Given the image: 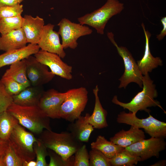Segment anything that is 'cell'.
<instances>
[{
    "mask_svg": "<svg viewBox=\"0 0 166 166\" xmlns=\"http://www.w3.org/2000/svg\"><path fill=\"white\" fill-rule=\"evenodd\" d=\"M54 26L50 23L44 25L37 44L41 50L56 54L63 58L66 53L60 42L59 34L53 30Z\"/></svg>",
    "mask_w": 166,
    "mask_h": 166,
    "instance_id": "14",
    "label": "cell"
},
{
    "mask_svg": "<svg viewBox=\"0 0 166 166\" xmlns=\"http://www.w3.org/2000/svg\"><path fill=\"white\" fill-rule=\"evenodd\" d=\"M34 56L39 62L47 66L55 75L68 80L72 78V67L63 61L57 54L41 49Z\"/></svg>",
    "mask_w": 166,
    "mask_h": 166,
    "instance_id": "11",
    "label": "cell"
},
{
    "mask_svg": "<svg viewBox=\"0 0 166 166\" xmlns=\"http://www.w3.org/2000/svg\"><path fill=\"white\" fill-rule=\"evenodd\" d=\"M89 166H111L109 158L100 151L92 149L89 153Z\"/></svg>",
    "mask_w": 166,
    "mask_h": 166,
    "instance_id": "29",
    "label": "cell"
},
{
    "mask_svg": "<svg viewBox=\"0 0 166 166\" xmlns=\"http://www.w3.org/2000/svg\"><path fill=\"white\" fill-rule=\"evenodd\" d=\"M142 85V90L138 92L130 102H121L115 95L112 100V102L135 114L139 111H144L149 113L150 110L148 108L156 106L160 107L166 113L160 102L154 99L157 97L158 93L153 81L151 79L148 73L143 75Z\"/></svg>",
    "mask_w": 166,
    "mask_h": 166,
    "instance_id": "2",
    "label": "cell"
},
{
    "mask_svg": "<svg viewBox=\"0 0 166 166\" xmlns=\"http://www.w3.org/2000/svg\"><path fill=\"white\" fill-rule=\"evenodd\" d=\"M65 100L59 109L58 116L72 122L81 116L87 103L88 92L85 87L68 90Z\"/></svg>",
    "mask_w": 166,
    "mask_h": 166,
    "instance_id": "5",
    "label": "cell"
},
{
    "mask_svg": "<svg viewBox=\"0 0 166 166\" xmlns=\"http://www.w3.org/2000/svg\"><path fill=\"white\" fill-rule=\"evenodd\" d=\"M40 49L38 44L29 43L23 48L6 52L0 55V68L34 54Z\"/></svg>",
    "mask_w": 166,
    "mask_h": 166,
    "instance_id": "17",
    "label": "cell"
},
{
    "mask_svg": "<svg viewBox=\"0 0 166 166\" xmlns=\"http://www.w3.org/2000/svg\"><path fill=\"white\" fill-rule=\"evenodd\" d=\"M3 76H10L26 87L31 86L26 75L25 59L10 65Z\"/></svg>",
    "mask_w": 166,
    "mask_h": 166,
    "instance_id": "23",
    "label": "cell"
},
{
    "mask_svg": "<svg viewBox=\"0 0 166 166\" xmlns=\"http://www.w3.org/2000/svg\"><path fill=\"white\" fill-rule=\"evenodd\" d=\"M44 91L42 86H30L12 96L13 102L24 106H38Z\"/></svg>",
    "mask_w": 166,
    "mask_h": 166,
    "instance_id": "19",
    "label": "cell"
},
{
    "mask_svg": "<svg viewBox=\"0 0 166 166\" xmlns=\"http://www.w3.org/2000/svg\"><path fill=\"white\" fill-rule=\"evenodd\" d=\"M23 19L21 15L0 19V34H4L22 28Z\"/></svg>",
    "mask_w": 166,
    "mask_h": 166,
    "instance_id": "27",
    "label": "cell"
},
{
    "mask_svg": "<svg viewBox=\"0 0 166 166\" xmlns=\"http://www.w3.org/2000/svg\"><path fill=\"white\" fill-rule=\"evenodd\" d=\"M27 43L22 28L0 37V50L7 52L25 47Z\"/></svg>",
    "mask_w": 166,
    "mask_h": 166,
    "instance_id": "20",
    "label": "cell"
},
{
    "mask_svg": "<svg viewBox=\"0 0 166 166\" xmlns=\"http://www.w3.org/2000/svg\"><path fill=\"white\" fill-rule=\"evenodd\" d=\"M13 103L12 96L7 92L0 80V113L7 111Z\"/></svg>",
    "mask_w": 166,
    "mask_h": 166,
    "instance_id": "34",
    "label": "cell"
},
{
    "mask_svg": "<svg viewBox=\"0 0 166 166\" xmlns=\"http://www.w3.org/2000/svg\"><path fill=\"white\" fill-rule=\"evenodd\" d=\"M112 166H134L140 161L139 157L134 156L125 149L109 159Z\"/></svg>",
    "mask_w": 166,
    "mask_h": 166,
    "instance_id": "26",
    "label": "cell"
},
{
    "mask_svg": "<svg viewBox=\"0 0 166 166\" xmlns=\"http://www.w3.org/2000/svg\"><path fill=\"white\" fill-rule=\"evenodd\" d=\"M57 26L59 27L58 32L61 37V44L64 49H75L77 46V41L79 38L89 35L93 32L88 26L72 22L66 18H62Z\"/></svg>",
    "mask_w": 166,
    "mask_h": 166,
    "instance_id": "9",
    "label": "cell"
},
{
    "mask_svg": "<svg viewBox=\"0 0 166 166\" xmlns=\"http://www.w3.org/2000/svg\"><path fill=\"white\" fill-rule=\"evenodd\" d=\"M3 160L5 166H22L23 162L8 143Z\"/></svg>",
    "mask_w": 166,
    "mask_h": 166,
    "instance_id": "31",
    "label": "cell"
},
{
    "mask_svg": "<svg viewBox=\"0 0 166 166\" xmlns=\"http://www.w3.org/2000/svg\"><path fill=\"white\" fill-rule=\"evenodd\" d=\"M145 138L144 132L143 130L136 126H131L128 130L122 129L109 139L114 144L125 148Z\"/></svg>",
    "mask_w": 166,
    "mask_h": 166,
    "instance_id": "18",
    "label": "cell"
},
{
    "mask_svg": "<svg viewBox=\"0 0 166 166\" xmlns=\"http://www.w3.org/2000/svg\"><path fill=\"white\" fill-rule=\"evenodd\" d=\"M0 81L7 92L11 96L17 95L26 87L10 76H2Z\"/></svg>",
    "mask_w": 166,
    "mask_h": 166,
    "instance_id": "30",
    "label": "cell"
},
{
    "mask_svg": "<svg viewBox=\"0 0 166 166\" xmlns=\"http://www.w3.org/2000/svg\"><path fill=\"white\" fill-rule=\"evenodd\" d=\"M44 26V19L38 16L33 17L26 15L23 17L22 28L25 34L27 42L38 44Z\"/></svg>",
    "mask_w": 166,
    "mask_h": 166,
    "instance_id": "16",
    "label": "cell"
},
{
    "mask_svg": "<svg viewBox=\"0 0 166 166\" xmlns=\"http://www.w3.org/2000/svg\"><path fill=\"white\" fill-rule=\"evenodd\" d=\"M117 121L119 123L143 128L151 137L165 138L166 137V123L156 119L150 114L146 118L140 119L136 114L123 111L118 114Z\"/></svg>",
    "mask_w": 166,
    "mask_h": 166,
    "instance_id": "7",
    "label": "cell"
},
{
    "mask_svg": "<svg viewBox=\"0 0 166 166\" xmlns=\"http://www.w3.org/2000/svg\"><path fill=\"white\" fill-rule=\"evenodd\" d=\"M94 128L91 124L87 122L85 116H81L74 122L70 124L67 127L68 130L74 137L82 143L88 142Z\"/></svg>",
    "mask_w": 166,
    "mask_h": 166,
    "instance_id": "22",
    "label": "cell"
},
{
    "mask_svg": "<svg viewBox=\"0 0 166 166\" xmlns=\"http://www.w3.org/2000/svg\"><path fill=\"white\" fill-rule=\"evenodd\" d=\"M48 149L50 161L48 166H73L74 156L73 155L69 159L65 160L53 151Z\"/></svg>",
    "mask_w": 166,
    "mask_h": 166,
    "instance_id": "32",
    "label": "cell"
},
{
    "mask_svg": "<svg viewBox=\"0 0 166 166\" xmlns=\"http://www.w3.org/2000/svg\"><path fill=\"white\" fill-rule=\"evenodd\" d=\"M65 97V92H59L53 89L44 91L38 106L49 118H59L58 112Z\"/></svg>",
    "mask_w": 166,
    "mask_h": 166,
    "instance_id": "13",
    "label": "cell"
},
{
    "mask_svg": "<svg viewBox=\"0 0 166 166\" xmlns=\"http://www.w3.org/2000/svg\"><path fill=\"white\" fill-rule=\"evenodd\" d=\"M19 4L16 0H0V8L4 6H13Z\"/></svg>",
    "mask_w": 166,
    "mask_h": 166,
    "instance_id": "37",
    "label": "cell"
},
{
    "mask_svg": "<svg viewBox=\"0 0 166 166\" xmlns=\"http://www.w3.org/2000/svg\"><path fill=\"white\" fill-rule=\"evenodd\" d=\"M141 26L144 31L145 38V49L144 55L140 60L137 61L139 68L143 75L148 73L154 69L163 65L162 61L160 57H154L151 54L149 47V40L151 34L146 30L143 23Z\"/></svg>",
    "mask_w": 166,
    "mask_h": 166,
    "instance_id": "15",
    "label": "cell"
},
{
    "mask_svg": "<svg viewBox=\"0 0 166 166\" xmlns=\"http://www.w3.org/2000/svg\"><path fill=\"white\" fill-rule=\"evenodd\" d=\"M99 91L97 85L93 89V92L95 97L94 109L91 115L87 113L85 116L86 121L91 124L94 128L101 129L107 127L108 125L106 120L107 113L102 107L98 95Z\"/></svg>",
    "mask_w": 166,
    "mask_h": 166,
    "instance_id": "21",
    "label": "cell"
},
{
    "mask_svg": "<svg viewBox=\"0 0 166 166\" xmlns=\"http://www.w3.org/2000/svg\"><path fill=\"white\" fill-rule=\"evenodd\" d=\"M3 156L0 157V166H5L3 160Z\"/></svg>",
    "mask_w": 166,
    "mask_h": 166,
    "instance_id": "41",
    "label": "cell"
},
{
    "mask_svg": "<svg viewBox=\"0 0 166 166\" xmlns=\"http://www.w3.org/2000/svg\"><path fill=\"white\" fill-rule=\"evenodd\" d=\"M107 35L110 41L116 48L124 63V72L119 79L120 81L119 88L125 89L131 82L135 83L141 88H142L143 75L131 53L126 47L118 45L114 40V35L112 32H108Z\"/></svg>",
    "mask_w": 166,
    "mask_h": 166,
    "instance_id": "8",
    "label": "cell"
},
{
    "mask_svg": "<svg viewBox=\"0 0 166 166\" xmlns=\"http://www.w3.org/2000/svg\"><path fill=\"white\" fill-rule=\"evenodd\" d=\"M166 146L164 138L151 137L126 147L125 149L132 155L139 157L141 161L153 156L158 158L160 152L165 149Z\"/></svg>",
    "mask_w": 166,
    "mask_h": 166,
    "instance_id": "10",
    "label": "cell"
},
{
    "mask_svg": "<svg viewBox=\"0 0 166 166\" xmlns=\"http://www.w3.org/2000/svg\"><path fill=\"white\" fill-rule=\"evenodd\" d=\"M37 140L32 133L18 123L14 127L8 143L23 162L28 161L36 157L34 144Z\"/></svg>",
    "mask_w": 166,
    "mask_h": 166,
    "instance_id": "6",
    "label": "cell"
},
{
    "mask_svg": "<svg viewBox=\"0 0 166 166\" xmlns=\"http://www.w3.org/2000/svg\"><path fill=\"white\" fill-rule=\"evenodd\" d=\"M18 123L17 119L7 111L0 113V140L8 142L14 127Z\"/></svg>",
    "mask_w": 166,
    "mask_h": 166,
    "instance_id": "25",
    "label": "cell"
},
{
    "mask_svg": "<svg viewBox=\"0 0 166 166\" xmlns=\"http://www.w3.org/2000/svg\"><path fill=\"white\" fill-rule=\"evenodd\" d=\"M23 11V5L20 4L13 6L1 7L0 8V19L21 15Z\"/></svg>",
    "mask_w": 166,
    "mask_h": 166,
    "instance_id": "35",
    "label": "cell"
},
{
    "mask_svg": "<svg viewBox=\"0 0 166 166\" xmlns=\"http://www.w3.org/2000/svg\"><path fill=\"white\" fill-rule=\"evenodd\" d=\"M40 134L39 139L46 147L54 151L65 160L69 159L83 144L69 131L58 133L45 129Z\"/></svg>",
    "mask_w": 166,
    "mask_h": 166,
    "instance_id": "3",
    "label": "cell"
},
{
    "mask_svg": "<svg viewBox=\"0 0 166 166\" xmlns=\"http://www.w3.org/2000/svg\"><path fill=\"white\" fill-rule=\"evenodd\" d=\"M36 161L34 160L29 161H25L23 162L22 166H36Z\"/></svg>",
    "mask_w": 166,
    "mask_h": 166,
    "instance_id": "39",
    "label": "cell"
},
{
    "mask_svg": "<svg viewBox=\"0 0 166 166\" xmlns=\"http://www.w3.org/2000/svg\"><path fill=\"white\" fill-rule=\"evenodd\" d=\"M124 4L118 0H107L100 8L78 18L79 23L89 25L95 29L97 33L103 34L106 25L111 18L120 13Z\"/></svg>",
    "mask_w": 166,
    "mask_h": 166,
    "instance_id": "4",
    "label": "cell"
},
{
    "mask_svg": "<svg viewBox=\"0 0 166 166\" xmlns=\"http://www.w3.org/2000/svg\"><path fill=\"white\" fill-rule=\"evenodd\" d=\"M91 149L97 150L110 159L116 153L124 150L125 148L108 141L103 136L99 135L95 141L91 144Z\"/></svg>",
    "mask_w": 166,
    "mask_h": 166,
    "instance_id": "24",
    "label": "cell"
},
{
    "mask_svg": "<svg viewBox=\"0 0 166 166\" xmlns=\"http://www.w3.org/2000/svg\"><path fill=\"white\" fill-rule=\"evenodd\" d=\"M160 21L163 25V29L160 34L156 36V38L159 41L162 40L166 35V17L162 18Z\"/></svg>",
    "mask_w": 166,
    "mask_h": 166,
    "instance_id": "36",
    "label": "cell"
},
{
    "mask_svg": "<svg viewBox=\"0 0 166 166\" xmlns=\"http://www.w3.org/2000/svg\"><path fill=\"white\" fill-rule=\"evenodd\" d=\"M26 73L31 85L42 86L51 81L55 75L49 70L48 67L31 55L25 59Z\"/></svg>",
    "mask_w": 166,
    "mask_h": 166,
    "instance_id": "12",
    "label": "cell"
},
{
    "mask_svg": "<svg viewBox=\"0 0 166 166\" xmlns=\"http://www.w3.org/2000/svg\"><path fill=\"white\" fill-rule=\"evenodd\" d=\"M18 3L20 4L23 1V0H16Z\"/></svg>",
    "mask_w": 166,
    "mask_h": 166,
    "instance_id": "42",
    "label": "cell"
},
{
    "mask_svg": "<svg viewBox=\"0 0 166 166\" xmlns=\"http://www.w3.org/2000/svg\"><path fill=\"white\" fill-rule=\"evenodd\" d=\"M43 143L39 138L34 144V149L36 157V166H48L46 157L48 156V152Z\"/></svg>",
    "mask_w": 166,
    "mask_h": 166,
    "instance_id": "28",
    "label": "cell"
},
{
    "mask_svg": "<svg viewBox=\"0 0 166 166\" xmlns=\"http://www.w3.org/2000/svg\"><path fill=\"white\" fill-rule=\"evenodd\" d=\"M8 145V142L3 141L0 140V157L3 156Z\"/></svg>",
    "mask_w": 166,
    "mask_h": 166,
    "instance_id": "38",
    "label": "cell"
},
{
    "mask_svg": "<svg viewBox=\"0 0 166 166\" xmlns=\"http://www.w3.org/2000/svg\"><path fill=\"white\" fill-rule=\"evenodd\" d=\"M166 165V160H160L150 166H165Z\"/></svg>",
    "mask_w": 166,
    "mask_h": 166,
    "instance_id": "40",
    "label": "cell"
},
{
    "mask_svg": "<svg viewBox=\"0 0 166 166\" xmlns=\"http://www.w3.org/2000/svg\"><path fill=\"white\" fill-rule=\"evenodd\" d=\"M7 111L17 119L20 124L33 133L40 134L44 129L51 130L49 118L38 106H22L13 102Z\"/></svg>",
    "mask_w": 166,
    "mask_h": 166,
    "instance_id": "1",
    "label": "cell"
},
{
    "mask_svg": "<svg viewBox=\"0 0 166 166\" xmlns=\"http://www.w3.org/2000/svg\"><path fill=\"white\" fill-rule=\"evenodd\" d=\"M74 154L73 166H89V153L85 144H83Z\"/></svg>",
    "mask_w": 166,
    "mask_h": 166,
    "instance_id": "33",
    "label": "cell"
}]
</instances>
